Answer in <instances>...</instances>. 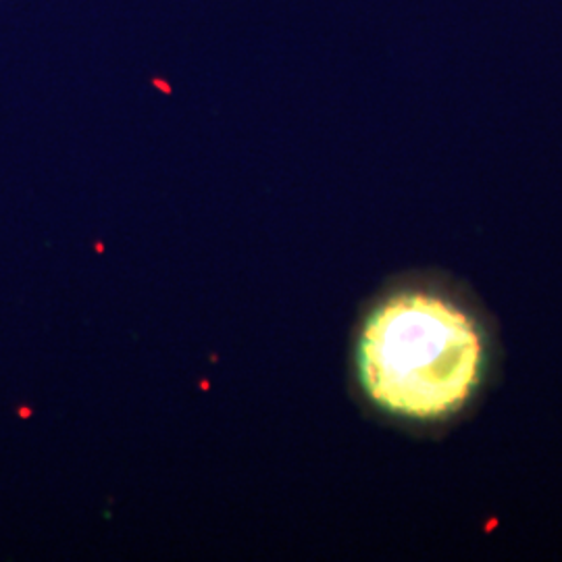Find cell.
Here are the masks:
<instances>
[{
  "instance_id": "cell-1",
  "label": "cell",
  "mask_w": 562,
  "mask_h": 562,
  "mask_svg": "<svg viewBox=\"0 0 562 562\" xmlns=\"http://www.w3.org/2000/svg\"><path fill=\"white\" fill-rule=\"evenodd\" d=\"M483 340L475 322L438 294L401 292L362 327L359 378L367 396L404 419L436 422L482 382Z\"/></svg>"
}]
</instances>
